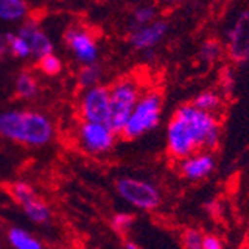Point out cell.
<instances>
[{
    "label": "cell",
    "instance_id": "obj_1",
    "mask_svg": "<svg viewBox=\"0 0 249 249\" xmlns=\"http://www.w3.org/2000/svg\"><path fill=\"white\" fill-rule=\"evenodd\" d=\"M221 141V121L216 114L193 103L176 109L167 125V152L178 161L197 149L215 151Z\"/></svg>",
    "mask_w": 249,
    "mask_h": 249
},
{
    "label": "cell",
    "instance_id": "obj_2",
    "mask_svg": "<svg viewBox=\"0 0 249 249\" xmlns=\"http://www.w3.org/2000/svg\"><path fill=\"white\" fill-rule=\"evenodd\" d=\"M53 123L37 112H3L0 114V136L26 143L32 146H40L53 139Z\"/></svg>",
    "mask_w": 249,
    "mask_h": 249
},
{
    "label": "cell",
    "instance_id": "obj_3",
    "mask_svg": "<svg viewBox=\"0 0 249 249\" xmlns=\"http://www.w3.org/2000/svg\"><path fill=\"white\" fill-rule=\"evenodd\" d=\"M161 109H163V97L158 91L152 89V91H146L141 94L125 125L121 130V136L127 141H131L155 128L161 118Z\"/></svg>",
    "mask_w": 249,
    "mask_h": 249
},
{
    "label": "cell",
    "instance_id": "obj_4",
    "mask_svg": "<svg viewBox=\"0 0 249 249\" xmlns=\"http://www.w3.org/2000/svg\"><path fill=\"white\" fill-rule=\"evenodd\" d=\"M141 94V84L134 78H123L109 88V125L115 133H121Z\"/></svg>",
    "mask_w": 249,
    "mask_h": 249
},
{
    "label": "cell",
    "instance_id": "obj_5",
    "mask_svg": "<svg viewBox=\"0 0 249 249\" xmlns=\"http://www.w3.org/2000/svg\"><path fill=\"white\" fill-rule=\"evenodd\" d=\"M117 191L131 206L142 211H154L161 201L160 191L152 184L138 178H121L117 180Z\"/></svg>",
    "mask_w": 249,
    "mask_h": 249
},
{
    "label": "cell",
    "instance_id": "obj_6",
    "mask_svg": "<svg viewBox=\"0 0 249 249\" xmlns=\"http://www.w3.org/2000/svg\"><path fill=\"white\" fill-rule=\"evenodd\" d=\"M115 131L107 124L84 121L78 130V138L82 148L91 154L109 151L115 143Z\"/></svg>",
    "mask_w": 249,
    "mask_h": 249
},
{
    "label": "cell",
    "instance_id": "obj_7",
    "mask_svg": "<svg viewBox=\"0 0 249 249\" xmlns=\"http://www.w3.org/2000/svg\"><path fill=\"white\" fill-rule=\"evenodd\" d=\"M109 88L103 85L88 87L81 100V115L84 121L109 125Z\"/></svg>",
    "mask_w": 249,
    "mask_h": 249
},
{
    "label": "cell",
    "instance_id": "obj_8",
    "mask_svg": "<svg viewBox=\"0 0 249 249\" xmlns=\"http://www.w3.org/2000/svg\"><path fill=\"white\" fill-rule=\"evenodd\" d=\"M227 54L237 63L249 60V9L237 17L227 32Z\"/></svg>",
    "mask_w": 249,
    "mask_h": 249
},
{
    "label": "cell",
    "instance_id": "obj_9",
    "mask_svg": "<svg viewBox=\"0 0 249 249\" xmlns=\"http://www.w3.org/2000/svg\"><path fill=\"white\" fill-rule=\"evenodd\" d=\"M178 170L188 180H200L208 178L215 170V157L212 151L197 149L193 154L176 161Z\"/></svg>",
    "mask_w": 249,
    "mask_h": 249
},
{
    "label": "cell",
    "instance_id": "obj_10",
    "mask_svg": "<svg viewBox=\"0 0 249 249\" xmlns=\"http://www.w3.org/2000/svg\"><path fill=\"white\" fill-rule=\"evenodd\" d=\"M66 43L71 48V51L75 54V57L84 63V64H91L97 60V43L94 37L89 35L84 29L71 27L66 32Z\"/></svg>",
    "mask_w": 249,
    "mask_h": 249
},
{
    "label": "cell",
    "instance_id": "obj_11",
    "mask_svg": "<svg viewBox=\"0 0 249 249\" xmlns=\"http://www.w3.org/2000/svg\"><path fill=\"white\" fill-rule=\"evenodd\" d=\"M167 29H169V26H167L166 21L154 19L152 22H149V24L139 26L138 29H136L131 33L130 42H131L133 47L138 48V50L152 48L164 37Z\"/></svg>",
    "mask_w": 249,
    "mask_h": 249
},
{
    "label": "cell",
    "instance_id": "obj_12",
    "mask_svg": "<svg viewBox=\"0 0 249 249\" xmlns=\"http://www.w3.org/2000/svg\"><path fill=\"white\" fill-rule=\"evenodd\" d=\"M19 36L26 37L29 40L32 54L37 58L47 55L50 53H53V43L48 39V36L42 33L40 30H37L33 24H27L19 30Z\"/></svg>",
    "mask_w": 249,
    "mask_h": 249
},
{
    "label": "cell",
    "instance_id": "obj_13",
    "mask_svg": "<svg viewBox=\"0 0 249 249\" xmlns=\"http://www.w3.org/2000/svg\"><path fill=\"white\" fill-rule=\"evenodd\" d=\"M27 14L24 0H0V19L17 21Z\"/></svg>",
    "mask_w": 249,
    "mask_h": 249
},
{
    "label": "cell",
    "instance_id": "obj_14",
    "mask_svg": "<svg viewBox=\"0 0 249 249\" xmlns=\"http://www.w3.org/2000/svg\"><path fill=\"white\" fill-rule=\"evenodd\" d=\"M8 240L17 249H40L42 248V243L36 237H33L27 231L17 229V227L8 231Z\"/></svg>",
    "mask_w": 249,
    "mask_h": 249
},
{
    "label": "cell",
    "instance_id": "obj_15",
    "mask_svg": "<svg viewBox=\"0 0 249 249\" xmlns=\"http://www.w3.org/2000/svg\"><path fill=\"white\" fill-rule=\"evenodd\" d=\"M24 208V212L26 215L33 221V222H37V224H43L50 219V209L48 206L45 205L42 200H39L37 197L29 200L27 203L22 205Z\"/></svg>",
    "mask_w": 249,
    "mask_h": 249
},
{
    "label": "cell",
    "instance_id": "obj_16",
    "mask_svg": "<svg viewBox=\"0 0 249 249\" xmlns=\"http://www.w3.org/2000/svg\"><path fill=\"white\" fill-rule=\"evenodd\" d=\"M193 105L198 109L211 112V114H218L222 107V99L215 91H203L197 94V97L193 100Z\"/></svg>",
    "mask_w": 249,
    "mask_h": 249
},
{
    "label": "cell",
    "instance_id": "obj_17",
    "mask_svg": "<svg viewBox=\"0 0 249 249\" xmlns=\"http://www.w3.org/2000/svg\"><path fill=\"white\" fill-rule=\"evenodd\" d=\"M37 91V84L36 79L27 73V72H22L18 79H17V93L18 96L24 97V99H30L36 94Z\"/></svg>",
    "mask_w": 249,
    "mask_h": 249
},
{
    "label": "cell",
    "instance_id": "obj_18",
    "mask_svg": "<svg viewBox=\"0 0 249 249\" xmlns=\"http://www.w3.org/2000/svg\"><path fill=\"white\" fill-rule=\"evenodd\" d=\"M6 42L9 43V50L12 51L14 55L17 57H29L32 54V50H30V45H29V40L22 36H12V35H8L6 36Z\"/></svg>",
    "mask_w": 249,
    "mask_h": 249
},
{
    "label": "cell",
    "instance_id": "obj_19",
    "mask_svg": "<svg viewBox=\"0 0 249 249\" xmlns=\"http://www.w3.org/2000/svg\"><path fill=\"white\" fill-rule=\"evenodd\" d=\"M37 64H39V69L45 73V75H50V76H54L57 73L61 72V61L58 57H55L53 53L47 54V55H43L40 58H37Z\"/></svg>",
    "mask_w": 249,
    "mask_h": 249
},
{
    "label": "cell",
    "instance_id": "obj_20",
    "mask_svg": "<svg viewBox=\"0 0 249 249\" xmlns=\"http://www.w3.org/2000/svg\"><path fill=\"white\" fill-rule=\"evenodd\" d=\"M99 78H100V69H99V66H96L94 63L85 64V67L79 72V76H78L79 85L84 87V88L96 85Z\"/></svg>",
    "mask_w": 249,
    "mask_h": 249
},
{
    "label": "cell",
    "instance_id": "obj_21",
    "mask_svg": "<svg viewBox=\"0 0 249 249\" xmlns=\"http://www.w3.org/2000/svg\"><path fill=\"white\" fill-rule=\"evenodd\" d=\"M11 196L14 197V200H17L19 205H24L29 200L35 198L36 194H35V190L26 184V182H15L11 185Z\"/></svg>",
    "mask_w": 249,
    "mask_h": 249
},
{
    "label": "cell",
    "instance_id": "obj_22",
    "mask_svg": "<svg viewBox=\"0 0 249 249\" xmlns=\"http://www.w3.org/2000/svg\"><path fill=\"white\" fill-rule=\"evenodd\" d=\"M203 234L198 229H187L182 236H180V242L187 249H201Z\"/></svg>",
    "mask_w": 249,
    "mask_h": 249
},
{
    "label": "cell",
    "instance_id": "obj_23",
    "mask_svg": "<svg viewBox=\"0 0 249 249\" xmlns=\"http://www.w3.org/2000/svg\"><path fill=\"white\" fill-rule=\"evenodd\" d=\"M222 54V47L221 43L216 40H208L205 45L201 47V57L205 61H216Z\"/></svg>",
    "mask_w": 249,
    "mask_h": 249
},
{
    "label": "cell",
    "instance_id": "obj_24",
    "mask_svg": "<svg viewBox=\"0 0 249 249\" xmlns=\"http://www.w3.org/2000/svg\"><path fill=\"white\" fill-rule=\"evenodd\" d=\"M133 18H134L136 24H138V27L149 24V22H152L155 19V9L152 6H142L134 11Z\"/></svg>",
    "mask_w": 249,
    "mask_h": 249
},
{
    "label": "cell",
    "instance_id": "obj_25",
    "mask_svg": "<svg viewBox=\"0 0 249 249\" xmlns=\"http://www.w3.org/2000/svg\"><path fill=\"white\" fill-rule=\"evenodd\" d=\"M133 221H134V216L131 213H117L114 219H112V227H114L115 231L123 234L131 227Z\"/></svg>",
    "mask_w": 249,
    "mask_h": 249
},
{
    "label": "cell",
    "instance_id": "obj_26",
    "mask_svg": "<svg viewBox=\"0 0 249 249\" xmlns=\"http://www.w3.org/2000/svg\"><path fill=\"white\" fill-rule=\"evenodd\" d=\"M222 246H224V243H222L219 236H216V234H205L203 236V242H201L203 249H221Z\"/></svg>",
    "mask_w": 249,
    "mask_h": 249
},
{
    "label": "cell",
    "instance_id": "obj_27",
    "mask_svg": "<svg viewBox=\"0 0 249 249\" xmlns=\"http://www.w3.org/2000/svg\"><path fill=\"white\" fill-rule=\"evenodd\" d=\"M160 2L166 5H173V3H178V0H160Z\"/></svg>",
    "mask_w": 249,
    "mask_h": 249
},
{
    "label": "cell",
    "instance_id": "obj_28",
    "mask_svg": "<svg viewBox=\"0 0 249 249\" xmlns=\"http://www.w3.org/2000/svg\"><path fill=\"white\" fill-rule=\"evenodd\" d=\"M125 246H127V248H133V249H136V248H139L138 245H134V243H131V242H128V243H127Z\"/></svg>",
    "mask_w": 249,
    "mask_h": 249
},
{
    "label": "cell",
    "instance_id": "obj_29",
    "mask_svg": "<svg viewBox=\"0 0 249 249\" xmlns=\"http://www.w3.org/2000/svg\"><path fill=\"white\" fill-rule=\"evenodd\" d=\"M245 246L249 248V233H248V236H246V239H245Z\"/></svg>",
    "mask_w": 249,
    "mask_h": 249
}]
</instances>
